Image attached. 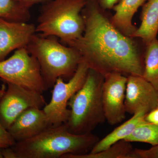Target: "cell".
<instances>
[{
	"mask_svg": "<svg viewBox=\"0 0 158 158\" xmlns=\"http://www.w3.org/2000/svg\"><path fill=\"white\" fill-rule=\"evenodd\" d=\"M89 69L87 63L82 60L68 82L62 78L57 79L53 87L50 101L43 109L49 127L60 125L67 121L70 113L67 108L69 102L84 85Z\"/></svg>",
	"mask_w": 158,
	"mask_h": 158,
	"instance_id": "obj_7",
	"label": "cell"
},
{
	"mask_svg": "<svg viewBox=\"0 0 158 158\" xmlns=\"http://www.w3.org/2000/svg\"><path fill=\"white\" fill-rule=\"evenodd\" d=\"M141 23L131 37L142 40L145 45L156 39L158 33V0H148L142 6Z\"/></svg>",
	"mask_w": 158,
	"mask_h": 158,
	"instance_id": "obj_14",
	"label": "cell"
},
{
	"mask_svg": "<svg viewBox=\"0 0 158 158\" xmlns=\"http://www.w3.org/2000/svg\"><path fill=\"white\" fill-rule=\"evenodd\" d=\"M81 14L85 23L83 35L65 44L75 49L89 69L104 77L113 73L143 76L145 50L137 38L118 31L98 0H86Z\"/></svg>",
	"mask_w": 158,
	"mask_h": 158,
	"instance_id": "obj_1",
	"label": "cell"
},
{
	"mask_svg": "<svg viewBox=\"0 0 158 158\" xmlns=\"http://www.w3.org/2000/svg\"><path fill=\"white\" fill-rule=\"evenodd\" d=\"M16 141L0 122V148L11 147Z\"/></svg>",
	"mask_w": 158,
	"mask_h": 158,
	"instance_id": "obj_20",
	"label": "cell"
},
{
	"mask_svg": "<svg viewBox=\"0 0 158 158\" xmlns=\"http://www.w3.org/2000/svg\"><path fill=\"white\" fill-rule=\"evenodd\" d=\"M49 127L43 110L31 108L22 113L7 130L15 141L18 142L33 138Z\"/></svg>",
	"mask_w": 158,
	"mask_h": 158,
	"instance_id": "obj_12",
	"label": "cell"
},
{
	"mask_svg": "<svg viewBox=\"0 0 158 158\" xmlns=\"http://www.w3.org/2000/svg\"><path fill=\"white\" fill-rule=\"evenodd\" d=\"M121 0H98L101 7L105 10L113 9Z\"/></svg>",
	"mask_w": 158,
	"mask_h": 158,
	"instance_id": "obj_23",
	"label": "cell"
},
{
	"mask_svg": "<svg viewBox=\"0 0 158 158\" xmlns=\"http://www.w3.org/2000/svg\"><path fill=\"white\" fill-rule=\"evenodd\" d=\"M146 114L144 112H139L133 115L131 118L116 127L102 140L100 139L89 152L94 153L99 152L118 141L124 140L136 128L146 122L144 119Z\"/></svg>",
	"mask_w": 158,
	"mask_h": 158,
	"instance_id": "obj_15",
	"label": "cell"
},
{
	"mask_svg": "<svg viewBox=\"0 0 158 158\" xmlns=\"http://www.w3.org/2000/svg\"><path fill=\"white\" fill-rule=\"evenodd\" d=\"M143 77L154 87L158 93V40L145 45Z\"/></svg>",
	"mask_w": 158,
	"mask_h": 158,
	"instance_id": "obj_17",
	"label": "cell"
},
{
	"mask_svg": "<svg viewBox=\"0 0 158 158\" xmlns=\"http://www.w3.org/2000/svg\"><path fill=\"white\" fill-rule=\"evenodd\" d=\"M0 79L41 94L48 89L38 61L26 48L16 50L9 59L0 62Z\"/></svg>",
	"mask_w": 158,
	"mask_h": 158,
	"instance_id": "obj_6",
	"label": "cell"
},
{
	"mask_svg": "<svg viewBox=\"0 0 158 158\" xmlns=\"http://www.w3.org/2000/svg\"><path fill=\"white\" fill-rule=\"evenodd\" d=\"M134 150L131 142L122 140L99 152L80 155L67 154L62 158H135Z\"/></svg>",
	"mask_w": 158,
	"mask_h": 158,
	"instance_id": "obj_16",
	"label": "cell"
},
{
	"mask_svg": "<svg viewBox=\"0 0 158 158\" xmlns=\"http://www.w3.org/2000/svg\"><path fill=\"white\" fill-rule=\"evenodd\" d=\"M0 89V122L8 130L26 110L41 109L47 104L42 94L11 83H4Z\"/></svg>",
	"mask_w": 158,
	"mask_h": 158,
	"instance_id": "obj_8",
	"label": "cell"
},
{
	"mask_svg": "<svg viewBox=\"0 0 158 158\" xmlns=\"http://www.w3.org/2000/svg\"><path fill=\"white\" fill-rule=\"evenodd\" d=\"M26 48L38 61L48 89L52 88L59 77L70 79L82 61L77 51L63 45L54 36L36 33Z\"/></svg>",
	"mask_w": 158,
	"mask_h": 158,
	"instance_id": "obj_3",
	"label": "cell"
},
{
	"mask_svg": "<svg viewBox=\"0 0 158 158\" xmlns=\"http://www.w3.org/2000/svg\"><path fill=\"white\" fill-rule=\"evenodd\" d=\"M158 93L143 77H127L125 106L127 113L134 115L139 112L148 113L157 108Z\"/></svg>",
	"mask_w": 158,
	"mask_h": 158,
	"instance_id": "obj_10",
	"label": "cell"
},
{
	"mask_svg": "<svg viewBox=\"0 0 158 158\" xmlns=\"http://www.w3.org/2000/svg\"><path fill=\"white\" fill-rule=\"evenodd\" d=\"M130 142L148 143L153 145L158 144V125L146 122L138 127L130 135L124 139Z\"/></svg>",
	"mask_w": 158,
	"mask_h": 158,
	"instance_id": "obj_19",
	"label": "cell"
},
{
	"mask_svg": "<svg viewBox=\"0 0 158 158\" xmlns=\"http://www.w3.org/2000/svg\"><path fill=\"white\" fill-rule=\"evenodd\" d=\"M86 0H51L42 4L36 32L60 38L62 43L80 38L85 23L81 14Z\"/></svg>",
	"mask_w": 158,
	"mask_h": 158,
	"instance_id": "obj_5",
	"label": "cell"
},
{
	"mask_svg": "<svg viewBox=\"0 0 158 158\" xmlns=\"http://www.w3.org/2000/svg\"><path fill=\"white\" fill-rule=\"evenodd\" d=\"M36 33L34 24L0 18V62L12 51L26 48Z\"/></svg>",
	"mask_w": 158,
	"mask_h": 158,
	"instance_id": "obj_11",
	"label": "cell"
},
{
	"mask_svg": "<svg viewBox=\"0 0 158 158\" xmlns=\"http://www.w3.org/2000/svg\"><path fill=\"white\" fill-rule=\"evenodd\" d=\"M157 108L158 109V103H157Z\"/></svg>",
	"mask_w": 158,
	"mask_h": 158,
	"instance_id": "obj_27",
	"label": "cell"
},
{
	"mask_svg": "<svg viewBox=\"0 0 158 158\" xmlns=\"http://www.w3.org/2000/svg\"><path fill=\"white\" fill-rule=\"evenodd\" d=\"M135 158H158V144L149 149H135Z\"/></svg>",
	"mask_w": 158,
	"mask_h": 158,
	"instance_id": "obj_21",
	"label": "cell"
},
{
	"mask_svg": "<svg viewBox=\"0 0 158 158\" xmlns=\"http://www.w3.org/2000/svg\"><path fill=\"white\" fill-rule=\"evenodd\" d=\"M0 18L9 21L27 22L30 9L15 0H0Z\"/></svg>",
	"mask_w": 158,
	"mask_h": 158,
	"instance_id": "obj_18",
	"label": "cell"
},
{
	"mask_svg": "<svg viewBox=\"0 0 158 158\" xmlns=\"http://www.w3.org/2000/svg\"><path fill=\"white\" fill-rule=\"evenodd\" d=\"M0 158H3L2 154V148H0Z\"/></svg>",
	"mask_w": 158,
	"mask_h": 158,
	"instance_id": "obj_26",
	"label": "cell"
},
{
	"mask_svg": "<svg viewBox=\"0 0 158 158\" xmlns=\"http://www.w3.org/2000/svg\"><path fill=\"white\" fill-rule=\"evenodd\" d=\"M104 81V77L89 69L84 85L68 103L70 115L64 124L70 132L90 134L106 121L102 97Z\"/></svg>",
	"mask_w": 158,
	"mask_h": 158,
	"instance_id": "obj_4",
	"label": "cell"
},
{
	"mask_svg": "<svg viewBox=\"0 0 158 158\" xmlns=\"http://www.w3.org/2000/svg\"><path fill=\"white\" fill-rule=\"evenodd\" d=\"M3 158H17V155L11 147L2 148Z\"/></svg>",
	"mask_w": 158,
	"mask_h": 158,
	"instance_id": "obj_25",
	"label": "cell"
},
{
	"mask_svg": "<svg viewBox=\"0 0 158 158\" xmlns=\"http://www.w3.org/2000/svg\"><path fill=\"white\" fill-rule=\"evenodd\" d=\"M99 140L92 133L70 132L63 123L49 127L33 138L15 142L11 147L17 158H62L67 154L88 153Z\"/></svg>",
	"mask_w": 158,
	"mask_h": 158,
	"instance_id": "obj_2",
	"label": "cell"
},
{
	"mask_svg": "<svg viewBox=\"0 0 158 158\" xmlns=\"http://www.w3.org/2000/svg\"><path fill=\"white\" fill-rule=\"evenodd\" d=\"M21 4L23 6L30 9L31 7L38 3L46 2L51 0H15Z\"/></svg>",
	"mask_w": 158,
	"mask_h": 158,
	"instance_id": "obj_24",
	"label": "cell"
},
{
	"mask_svg": "<svg viewBox=\"0 0 158 158\" xmlns=\"http://www.w3.org/2000/svg\"><path fill=\"white\" fill-rule=\"evenodd\" d=\"M144 119L148 123L158 125V109H155L150 111L145 115Z\"/></svg>",
	"mask_w": 158,
	"mask_h": 158,
	"instance_id": "obj_22",
	"label": "cell"
},
{
	"mask_svg": "<svg viewBox=\"0 0 158 158\" xmlns=\"http://www.w3.org/2000/svg\"><path fill=\"white\" fill-rule=\"evenodd\" d=\"M146 1L121 0L113 8L115 14L110 18L112 24L125 36L131 37L137 29L133 24V17Z\"/></svg>",
	"mask_w": 158,
	"mask_h": 158,
	"instance_id": "obj_13",
	"label": "cell"
},
{
	"mask_svg": "<svg viewBox=\"0 0 158 158\" xmlns=\"http://www.w3.org/2000/svg\"><path fill=\"white\" fill-rule=\"evenodd\" d=\"M127 77L113 73L104 77L103 84V106L106 120L111 126L120 123L125 118V106Z\"/></svg>",
	"mask_w": 158,
	"mask_h": 158,
	"instance_id": "obj_9",
	"label": "cell"
}]
</instances>
